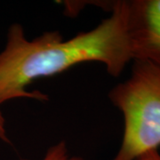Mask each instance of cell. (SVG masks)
<instances>
[{
	"label": "cell",
	"mask_w": 160,
	"mask_h": 160,
	"mask_svg": "<svg viewBox=\"0 0 160 160\" xmlns=\"http://www.w3.org/2000/svg\"><path fill=\"white\" fill-rule=\"evenodd\" d=\"M0 140H2L3 142L6 143L10 142L9 137L7 135V131H6V119L2 114L1 109H0Z\"/></svg>",
	"instance_id": "obj_6"
},
{
	"label": "cell",
	"mask_w": 160,
	"mask_h": 160,
	"mask_svg": "<svg viewBox=\"0 0 160 160\" xmlns=\"http://www.w3.org/2000/svg\"><path fill=\"white\" fill-rule=\"evenodd\" d=\"M135 160H160V153L158 149L149 150L139 156Z\"/></svg>",
	"instance_id": "obj_5"
},
{
	"label": "cell",
	"mask_w": 160,
	"mask_h": 160,
	"mask_svg": "<svg viewBox=\"0 0 160 160\" xmlns=\"http://www.w3.org/2000/svg\"><path fill=\"white\" fill-rule=\"evenodd\" d=\"M20 160H30L22 158ZM40 160H88L78 156H72L69 154L67 143L64 141H61L56 144L51 146L46 150V154Z\"/></svg>",
	"instance_id": "obj_4"
},
{
	"label": "cell",
	"mask_w": 160,
	"mask_h": 160,
	"mask_svg": "<svg viewBox=\"0 0 160 160\" xmlns=\"http://www.w3.org/2000/svg\"><path fill=\"white\" fill-rule=\"evenodd\" d=\"M109 10L110 15L94 29L69 39L59 31H46L29 40L22 25L12 24L0 52V105L21 98L47 101L46 93L29 91L28 86L36 79L60 74L80 63H102L109 76L119 77L134 59L127 1L111 2Z\"/></svg>",
	"instance_id": "obj_1"
},
{
	"label": "cell",
	"mask_w": 160,
	"mask_h": 160,
	"mask_svg": "<svg viewBox=\"0 0 160 160\" xmlns=\"http://www.w3.org/2000/svg\"><path fill=\"white\" fill-rule=\"evenodd\" d=\"M122 113L124 131L119 149L111 160H135L160 147V64L132 61L131 75L109 92Z\"/></svg>",
	"instance_id": "obj_2"
},
{
	"label": "cell",
	"mask_w": 160,
	"mask_h": 160,
	"mask_svg": "<svg viewBox=\"0 0 160 160\" xmlns=\"http://www.w3.org/2000/svg\"><path fill=\"white\" fill-rule=\"evenodd\" d=\"M127 6L133 60L160 64V0H130Z\"/></svg>",
	"instance_id": "obj_3"
}]
</instances>
